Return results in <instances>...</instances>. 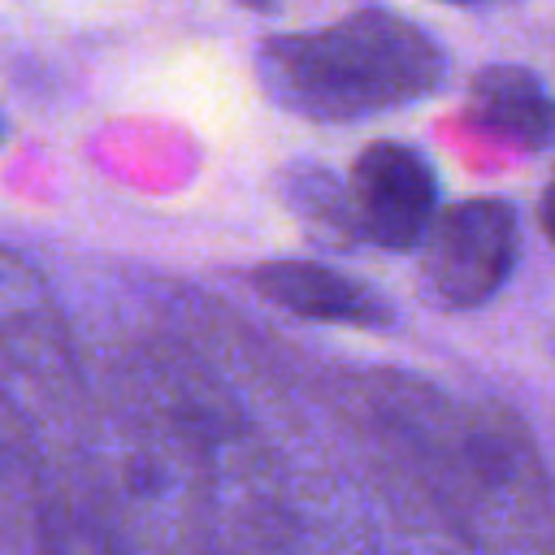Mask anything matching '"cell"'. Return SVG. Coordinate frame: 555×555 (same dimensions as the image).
Wrapping results in <instances>:
<instances>
[{
  "label": "cell",
  "instance_id": "8992f818",
  "mask_svg": "<svg viewBox=\"0 0 555 555\" xmlns=\"http://www.w3.org/2000/svg\"><path fill=\"white\" fill-rule=\"evenodd\" d=\"M468 121L525 152L555 143V95L525 65H486L468 82Z\"/></svg>",
  "mask_w": 555,
  "mask_h": 555
},
{
  "label": "cell",
  "instance_id": "ba28073f",
  "mask_svg": "<svg viewBox=\"0 0 555 555\" xmlns=\"http://www.w3.org/2000/svg\"><path fill=\"white\" fill-rule=\"evenodd\" d=\"M35 555H134L104 490L91 477H56Z\"/></svg>",
  "mask_w": 555,
  "mask_h": 555
},
{
  "label": "cell",
  "instance_id": "8fae6325",
  "mask_svg": "<svg viewBox=\"0 0 555 555\" xmlns=\"http://www.w3.org/2000/svg\"><path fill=\"white\" fill-rule=\"evenodd\" d=\"M434 555H468V551H464L460 542H438V546H434Z\"/></svg>",
  "mask_w": 555,
  "mask_h": 555
},
{
  "label": "cell",
  "instance_id": "277c9868",
  "mask_svg": "<svg viewBox=\"0 0 555 555\" xmlns=\"http://www.w3.org/2000/svg\"><path fill=\"white\" fill-rule=\"evenodd\" d=\"M347 199L364 243L386 251H412L425 243L438 217V178L416 147L386 139L369 143L356 156Z\"/></svg>",
  "mask_w": 555,
  "mask_h": 555
},
{
  "label": "cell",
  "instance_id": "5bb4252c",
  "mask_svg": "<svg viewBox=\"0 0 555 555\" xmlns=\"http://www.w3.org/2000/svg\"><path fill=\"white\" fill-rule=\"evenodd\" d=\"M447 4H481V0H447Z\"/></svg>",
  "mask_w": 555,
  "mask_h": 555
},
{
  "label": "cell",
  "instance_id": "52a82bcc",
  "mask_svg": "<svg viewBox=\"0 0 555 555\" xmlns=\"http://www.w3.org/2000/svg\"><path fill=\"white\" fill-rule=\"evenodd\" d=\"M0 351L35 377H61L69 369L48 286L26 260H17L4 247H0Z\"/></svg>",
  "mask_w": 555,
  "mask_h": 555
},
{
  "label": "cell",
  "instance_id": "7c38bea8",
  "mask_svg": "<svg viewBox=\"0 0 555 555\" xmlns=\"http://www.w3.org/2000/svg\"><path fill=\"white\" fill-rule=\"evenodd\" d=\"M238 4H247V9H256V13H269V9H278V0H238Z\"/></svg>",
  "mask_w": 555,
  "mask_h": 555
},
{
  "label": "cell",
  "instance_id": "30bf717a",
  "mask_svg": "<svg viewBox=\"0 0 555 555\" xmlns=\"http://www.w3.org/2000/svg\"><path fill=\"white\" fill-rule=\"evenodd\" d=\"M538 221H542L546 238L555 243V178H551V186L542 191V208H538Z\"/></svg>",
  "mask_w": 555,
  "mask_h": 555
},
{
  "label": "cell",
  "instance_id": "7a4b0ae2",
  "mask_svg": "<svg viewBox=\"0 0 555 555\" xmlns=\"http://www.w3.org/2000/svg\"><path fill=\"white\" fill-rule=\"evenodd\" d=\"M447 525L468 555H555V486L512 408H464Z\"/></svg>",
  "mask_w": 555,
  "mask_h": 555
},
{
  "label": "cell",
  "instance_id": "6da1fadb",
  "mask_svg": "<svg viewBox=\"0 0 555 555\" xmlns=\"http://www.w3.org/2000/svg\"><path fill=\"white\" fill-rule=\"evenodd\" d=\"M264 95L304 121H369L434 95L447 78L438 39L386 9H360L317 30L273 35L256 52Z\"/></svg>",
  "mask_w": 555,
  "mask_h": 555
},
{
  "label": "cell",
  "instance_id": "5b68a950",
  "mask_svg": "<svg viewBox=\"0 0 555 555\" xmlns=\"http://www.w3.org/2000/svg\"><path fill=\"white\" fill-rule=\"evenodd\" d=\"M251 286L304 317V321H325V325H356V330H386L395 321V308L364 282L317 264V260H269L260 269H251Z\"/></svg>",
  "mask_w": 555,
  "mask_h": 555
},
{
  "label": "cell",
  "instance_id": "4fadbf2b",
  "mask_svg": "<svg viewBox=\"0 0 555 555\" xmlns=\"http://www.w3.org/2000/svg\"><path fill=\"white\" fill-rule=\"evenodd\" d=\"M546 351H551V360H555V325H551V338H546Z\"/></svg>",
  "mask_w": 555,
  "mask_h": 555
},
{
  "label": "cell",
  "instance_id": "9c48e42d",
  "mask_svg": "<svg viewBox=\"0 0 555 555\" xmlns=\"http://www.w3.org/2000/svg\"><path fill=\"white\" fill-rule=\"evenodd\" d=\"M278 191H282V204L304 221V230L317 243L338 247V251H356L364 243L351 199H347V186L325 165H312V160L286 165L278 173Z\"/></svg>",
  "mask_w": 555,
  "mask_h": 555
},
{
  "label": "cell",
  "instance_id": "3957f363",
  "mask_svg": "<svg viewBox=\"0 0 555 555\" xmlns=\"http://www.w3.org/2000/svg\"><path fill=\"white\" fill-rule=\"evenodd\" d=\"M520 256V221L507 199L477 195L442 208L421 243V295L447 312L481 308L503 291Z\"/></svg>",
  "mask_w": 555,
  "mask_h": 555
}]
</instances>
